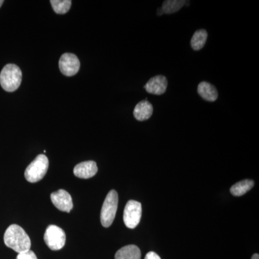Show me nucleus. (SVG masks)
<instances>
[{
	"label": "nucleus",
	"instance_id": "obj_1",
	"mask_svg": "<svg viewBox=\"0 0 259 259\" xmlns=\"http://www.w3.org/2000/svg\"><path fill=\"white\" fill-rule=\"evenodd\" d=\"M4 242L6 246L18 253L28 251L31 247L30 237L22 227L16 224L8 227L5 233Z\"/></svg>",
	"mask_w": 259,
	"mask_h": 259
},
{
	"label": "nucleus",
	"instance_id": "obj_2",
	"mask_svg": "<svg viewBox=\"0 0 259 259\" xmlns=\"http://www.w3.org/2000/svg\"><path fill=\"white\" fill-rule=\"evenodd\" d=\"M21 69L17 65L10 64L4 66L0 73V84L8 93L16 91L21 84Z\"/></svg>",
	"mask_w": 259,
	"mask_h": 259
},
{
	"label": "nucleus",
	"instance_id": "obj_3",
	"mask_svg": "<svg viewBox=\"0 0 259 259\" xmlns=\"http://www.w3.org/2000/svg\"><path fill=\"white\" fill-rule=\"evenodd\" d=\"M49 158L44 154L37 156L25 169V179L30 183H35L44 179L49 169Z\"/></svg>",
	"mask_w": 259,
	"mask_h": 259
},
{
	"label": "nucleus",
	"instance_id": "obj_4",
	"mask_svg": "<svg viewBox=\"0 0 259 259\" xmlns=\"http://www.w3.org/2000/svg\"><path fill=\"white\" fill-rule=\"evenodd\" d=\"M117 207H118V194L115 190H111L107 194L106 198L104 201L101 213H100V221H101L102 226L108 228L111 226L115 220Z\"/></svg>",
	"mask_w": 259,
	"mask_h": 259
},
{
	"label": "nucleus",
	"instance_id": "obj_5",
	"mask_svg": "<svg viewBox=\"0 0 259 259\" xmlns=\"http://www.w3.org/2000/svg\"><path fill=\"white\" fill-rule=\"evenodd\" d=\"M44 241L51 250H61L66 243V233L60 227L51 225L44 234Z\"/></svg>",
	"mask_w": 259,
	"mask_h": 259
},
{
	"label": "nucleus",
	"instance_id": "obj_6",
	"mask_svg": "<svg viewBox=\"0 0 259 259\" xmlns=\"http://www.w3.org/2000/svg\"><path fill=\"white\" fill-rule=\"evenodd\" d=\"M142 216V205L139 202L130 200L126 204L123 213V221L127 228L134 229L138 226Z\"/></svg>",
	"mask_w": 259,
	"mask_h": 259
},
{
	"label": "nucleus",
	"instance_id": "obj_7",
	"mask_svg": "<svg viewBox=\"0 0 259 259\" xmlns=\"http://www.w3.org/2000/svg\"><path fill=\"white\" fill-rule=\"evenodd\" d=\"M61 72L66 76L77 74L80 69V61L77 56L73 54H64L59 62Z\"/></svg>",
	"mask_w": 259,
	"mask_h": 259
},
{
	"label": "nucleus",
	"instance_id": "obj_8",
	"mask_svg": "<svg viewBox=\"0 0 259 259\" xmlns=\"http://www.w3.org/2000/svg\"><path fill=\"white\" fill-rule=\"evenodd\" d=\"M52 203L56 208L62 212H70L74 207L72 198L69 192L64 190H59L51 194Z\"/></svg>",
	"mask_w": 259,
	"mask_h": 259
},
{
	"label": "nucleus",
	"instance_id": "obj_9",
	"mask_svg": "<svg viewBox=\"0 0 259 259\" xmlns=\"http://www.w3.org/2000/svg\"><path fill=\"white\" fill-rule=\"evenodd\" d=\"M168 80L164 76L158 75L151 78L144 86L145 90L149 94L161 95L166 93Z\"/></svg>",
	"mask_w": 259,
	"mask_h": 259
},
{
	"label": "nucleus",
	"instance_id": "obj_10",
	"mask_svg": "<svg viewBox=\"0 0 259 259\" xmlns=\"http://www.w3.org/2000/svg\"><path fill=\"white\" fill-rule=\"evenodd\" d=\"M98 171L96 162L94 161H88L81 162L76 165L74 168L75 176L80 179L92 178L96 175Z\"/></svg>",
	"mask_w": 259,
	"mask_h": 259
},
{
	"label": "nucleus",
	"instance_id": "obj_11",
	"mask_svg": "<svg viewBox=\"0 0 259 259\" xmlns=\"http://www.w3.org/2000/svg\"><path fill=\"white\" fill-rule=\"evenodd\" d=\"M153 105L147 100L141 101L135 107L134 115L135 118L139 121L147 120L153 115Z\"/></svg>",
	"mask_w": 259,
	"mask_h": 259
},
{
	"label": "nucleus",
	"instance_id": "obj_12",
	"mask_svg": "<svg viewBox=\"0 0 259 259\" xmlns=\"http://www.w3.org/2000/svg\"><path fill=\"white\" fill-rule=\"evenodd\" d=\"M197 92L202 98L207 102H214L217 100L218 93L217 89L212 84L206 81L199 83Z\"/></svg>",
	"mask_w": 259,
	"mask_h": 259
},
{
	"label": "nucleus",
	"instance_id": "obj_13",
	"mask_svg": "<svg viewBox=\"0 0 259 259\" xmlns=\"http://www.w3.org/2000/svg\"><path fill=\"white\" fill-rule=\"evenodd\" d=\"M115 259H141V252L139 247L128 245L122 247L116 253Z\"/></svg>",
	"mask_w": 259,
	"mask_h": 259
},
{
	"label": "nucleus",
	"instance_id": "obj_14",
	"mask_svg": "<svg viewBox=\"0 0 259 259\" xmlns=\"http://www.w3.org/2000/svg\"><path fill=\"white\" fill-rule=\"evenodd\" d=\"M254 186L253 180H245L238 182L231 188V194L236 197H241L251 190Z\"/></svg>",
	"mask_w": 259,
	"mask_h": 259
},
{
	"label": "nucleus",
	"instance_id": "obj_15",
	"mask_svg": "<svg viewBox=\"0 0 259 259\" xmlns=\"http://www.w3.org/2000/svg\"><path fill=\"white\" fill-rule=\"evenodd\" d=\"M207 32L205 30H197L191 39V47L194 51H199L205 45L207 39Z\"/></svg>",
	"mask_w": 259,
	"mask_h": 259
},
{
	"label": "nucleus",
	"instance_id": "obj_16",
	"mask_svg": "<svg viewBox=\"0 0 259 259\" xmlns=\"http://www.w3.org/2000/svg\"><path fill=\"white\" fill-rule=\"evenodd\" d=\"M185 3L184 0H166L163 2L161 10L165 14H172L182 9Z\"/></svg>",
	"mask_w": 259,
	"mask_h": 259
},
{
	"label": "nucleus",
	"instance_id": "obj_17",
	"mask_svg": "<svg viewBox=\"0 0 259 259\" xmlns=\"http://www.w3.org/2000/svg\"><path fill=\"white\" fill-rule=\"evenodd\" d=\"M53 9L57 14H66L71 8L72 2L70 0H51Z\"/></svg>",
	"mask_w": 259,
	"mask_h": 259
},
{
	"label": "nucleus",
	"instance_id": "obj_18",
	"mask_svg": "<svg viewBox=\"0 0 259 259\" xmlns=\"http://www.w3.org/2000/svg\"><path fill=\"white\" fill-rule=\"evenodd\" d=\"M16 259H37L36 255L31 250L18 253Z\"/></svg>",
	"mask_w": 259,
	"mask_h": 259
},
{
	"label": "nucleus",
	"instance_id": "obj_19",
	"mask_svg": "<svg viewBox=\"0 0 259 259\" xmlns=\"http://www.w3.org/2000/svg\"><path fill=\"white\" fill-rule=\"evenodd\" d=\"M145 259H161V257L159 256L157 254V253H155V252L151 251L149 253H148L146 254V257H145Z\"/></svg>",
	"mask_w": 259,
	"mask_h": 259
},
{
	"label": "nucleus",
	"instance_id": "obj_20",
	"mask_svg": "<svg viewBox=\"0 0 259 259\" xmlns=\"http://www.w3.org/2000/svg\"><path fill=\"white\" fill-rule=\"evenodd\" d=\"M157 14L158 15H159V16H161V15L163 14V11H162L161 8H158V11H157Z\"/></svg>",
	"mask_w": 259,
	"mask_h": 259
},
{
	"label": "nucleus",
	"instance_id": "obj_21",
	"mask_svg": "<svg viewBox=\"0 0 259 259\" xmlns=\"http://www.w3.org/2000/svg\"><path fill=\"white\" fill-rule=\"evenodd\" d=\"M251 259H259V255L258 253H255V254H253Z\"/></svg>",
	"mask_w": 259,
	"mask_h": 259
},
{
	"label": "nucleus",
	"instance_id": "obj_22",
	"mask_svg": "<svg viewBox=\"0 0 259 259\" xmlns=\"http://www.w3.org/2000/svg\"><path fill=\"white\" fill-rule=\"evenodd\" d=\"M3 3H4V1H3V0H0V8H1L2 5H3Z\"/></svg>",
	"mask_w": 259,
	"mask_h": 259
}]
</instances>
